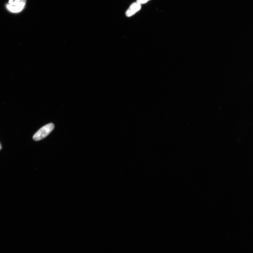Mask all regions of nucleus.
I'll return each instance as SVG.
<instances>
[{
    "label": "nucleus",
    "mask_w": 253,
    "mask_h": 253,
    "mask_svg": "<svg viewBox=\"0 0 253 253\" xmlns=\"http://www.w3.org/2000/svg\"><path fill=\"white\" fill-rule=\"evenodd\" d=\"M27 0H9L6 8L13 13H18L22 11L25 6Z\"/></svg>",
    "instance_id": "obj_2"
},
{
    "label": "nucleus",
    "mask_w": 253,
    "mask_h": 253,
    "mask_svg": "<svg viewBox=\"0 0 253 253\" xmlns=\"http://www.w3.org/2000/svg\"><path fill=\"white\" fill-rule=\"evenodd\" d=\"M2 148V146L1 145V143H0V150Z\"/></svg>",
    "instance_id": "obj_5"
},
{
    "label": "nucleus",
    "mask_w": 253,
    "mask_h": 253,
    "mask_svg": "<svg viewBox=\"0 0 253 253\" xmlns=\"http://www.w3.org/2000/svg\"><path fill=\"white\" fill-rule=\"evenodd\" d=\"M141 5L136 3L132 4L126 12V15L129 17L140 10Z\"/></svg>",
    "instance_id": "obj_3"
},
{
    "label": "nucleus",
    "mask_w": 253,
    "mask_h": 253,
    "mask_svg": "<svg viewBox=\"0 0 253 253\" xmlns=\"http://www.w3.org/2000/svg\"><path fill=\"white\" fill-rule=\"evenodd\" d=\"M54 128V125L52 123L49 124L41 128L33 136L34 140L38 141L45 138L51 133Z\"/></svg>",
    "instance_id": "obj_1"
},
{
    "label": "nucleus",
    "mask_w": 253,
    "mask_h": 253,
    "mask_svg": "<svg viewBox=\"0 0 253 253\" xmlns=\"http://www.w3.org/2000/svg\"><path fill=\"white\" fill-rule=\"evenodd\" d=\"M150 0H137L136 3L141 5L143 4H145Z\"/></svg>",
    "instance_id": "obj_4"
}]
</instances>
